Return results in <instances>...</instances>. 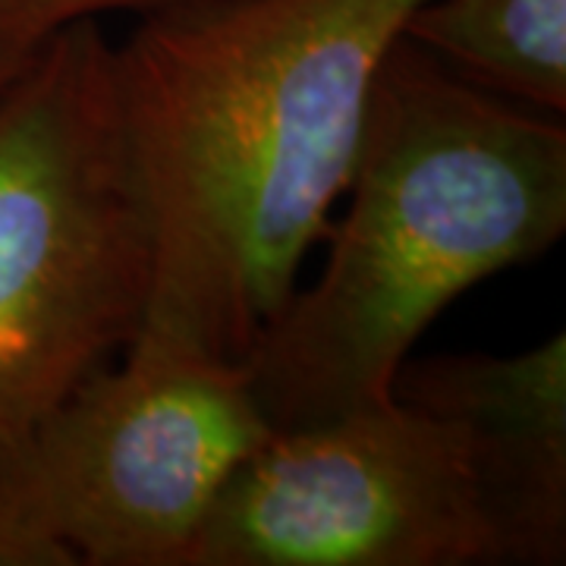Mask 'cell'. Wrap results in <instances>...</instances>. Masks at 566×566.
I'll use <instances>...</instances> for the list:
<instances>
[{"instance_id": "obj_9", "label": "cell", "mask_w": 566, "mask_h": 566, "mask_svg": "<svg viewBox=\"0 0 566 566\" xmlns=\"http://www.w3.org/2000/svg\"><path fill=\"white\" fill-rule=\"evenodd\" d=\"M41 41L32 39V35H25V32H20L17 25H10V22L0 20V85L20 70L22 63H25V57L39 48Z\"/></svg>"}, {"instance_id": "obj_5", "label": "cell", "mask_w": 566, "mask_h": 566, "mask_svg": "<svg viewBox=\"0 0 566 566\" xmlns=\"http://www.w3.org/2000/svg\"><path fill=\"white\" fill-rule=\"evenodd\" d=\"M186 566H516V551L469 431L390 397L274 428Z\"/></svg>"}, {"instance_id": "obj_1", "label": "cell", "mask_w": 566, "mask_h": 566, "mask_svg": "<svg viewBox=\"0 0 566 566\" xmlns=\"http://www.w3.org/2000/svg\"><path fill=\"white\" fill-rule=\"evenodd\" d=\"M428 0H189L114 44L151 237L136 340L245 363L344 196L371 85Z\"/></svg>"}, {"instance_id": "obj_4", "label": "cell", "mask_w": 566, "mask_h": 566, "mask_svg": "<svg viewBox=\"0 0 566 566\" xmlns=\"http://www.w3.org/2000/svg\"><path fill=\"white\" fill-rule=\"evenodd\" d=\"M271 431L240 363L133 340L0 450V566H186Z\"/></svg>"}, {"instance_id": "obj_8", "label": "cell", "mask_w": 566, "mask_h": 566, "mask_svg": "<svg viewBox=\"0 0 566 566\" xmlns=\"http://www.w3.org/2000/svg\"><path fill=\"white\" fill-rule=\"evenodd\" d=\"M180 3L189 0H0V20L41 41L70 22L98 20L104 13L145 17Z\"/></svg>"}, {"instance_id": "obj_7", "label": "cell", "mask_w": 566, "mask_h": 566, "mask_svg": "<svg viewBox=\"0 0 566 566\" xmlns=\"http://www.w3.org/2000/svg\"><path fill=\"white\" fill-rule=\"evenodd\" d=\"M403 39L488 95L566 111V0H428Z\"/></svg>"}, {"instance_id": "obj_2", "label": "cell", "mask_w": 566, "mask_h": 566, "mask_svg": "<svg viewBox=\"0 0 566 566\" xmlns=\"http://www.w3.org/2000/svg\"><path fill=\"white\" fill-rule=\"evenodd\" d=\"M344 221L245 356L271 428L394 397L400 365L469 286L566 233V129L488 95L409 39L371 85Z\"/></svg>"}, {"instance_id": "obj_6", "label": "cell", "mask_w": 566, "mask_h": 566, "mask_svg": "<svg viewBox=\"0 0 566 566\" xmlns=\"http://www.w3.org/2000/svg\"><path fill=\"white\" fill-rule=\"evenodd\" d=\"M394 397L463 424L516 551V566L566 560V337L516 356L406 359Z\"/></svg>"}, {"instance_id": "obj_3", "label": "cell", "mask_w": 566, "mask_h": 566, "mask_svg": "<svg viewBox=\"0 0 566 566\" xmlns=\"http://www.w3.org/2000/svg\"><path fill=\"white\" fill-rule=\"evenodd\" d=\"M148 296L114 44L70 22L0 85V450L133 346Z\"/></svg>"}]
</instances>
